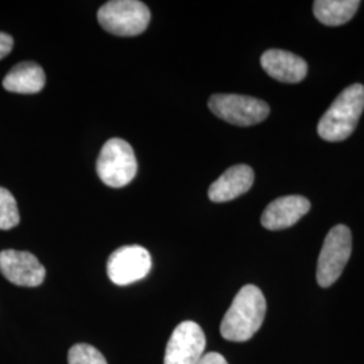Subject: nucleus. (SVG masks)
<instances>
[{
    "label": "nucleus",
    "instance_id": "nucleus-1",
    "mask_svg": "<svg viewBox=\"0 0 364 364\" xmlns=\"http://www.w3.org/2000/svg\"><path fill=\"white\" fill-rule=\"evenodd\" d=\"M266 311V299L259 287H242L221 321V336L228 341H247L259 331Z\"/></svg>",
    "mask_w": 364,
    "mask_h": 364
},
{
    "label": "nucleus",
    "instance_id": "nucleus-2",
    "mask_svg": "<svg viewBox=\"0 0 364 364\" xmlns=\"http://www.w3.org/2000/svg\"><path fill=\"white\" fill-rule=\"evenodd\" d=\"M364 111V85L352 84L338 95L320 119L317 131L326 142H341L356 129Z\"/></svg>",
    "mask_w": 364,
    "mask_h": 364
},
{
    "label": "nucleus",
    "instance_id": "nucleus-3",
    "mask_svg": "<svg viewBox=\"0 0 364 364\" xmlns=\"http://www.w3.org/2000/svg\"><path fill=\"white\" fill-rule=\"evenodd\" d=\"M150 16L149 7L139 0H111L97 13L100 26L117 37L142 34L150 23Z\"/></svg>",
    "mask_w": 364,
    "mask_h": 364
},
{
    "label": "nucleus",
    "instance_id": "nucleus-4",
    "mask_svg": "<svg viewBox=\"0 0 364 364\" xmlns=\"http://www.w3.org/2000/svg\"><path fill=\"white\" fill-rule=\"evenodd\" d=\"M99 178L109 188H123L136 176L138 162L131 144L112 138L105 142L96 162Z\"/></svg>",
    "mask_w": 364,
    "mask_h": 364
},
{
    "label": "nucleus",
    "instance_id": "nucleus-5",
    "mask_svg": "<svg viewBox=\"0 0 364 364\" xmlns=\"http://www.w3.org/2000/svg\"><path fill=\"white\" fill-rule=\"evenodd\" d=\"M352 252V235L347 225L338 224L328 235L317 262V284L332 287L346 269Z\"/></svg>",
    "mask_w": 364,
    "mask_h": 364
},
{
    "label": "nucleus",
    "instance_id": "nucleus-6",
    "mask_svg": "<svg viewBox=\"0 0 364 364\" xmlns=\"http://www.w3.org/2000/svg\"><path fill=\"white\" fill-rule=\"evenodd\" d=\"M208 107L221 120L242 127L258 124L270 114V107L266 102L234 93L212 95Z\"/></svg>",
    "mask_w": 364,
    "mask_h": 364
},
{
    "label": "nucleus",
    "instance_id": "nucleus-7",
    "mask_svg": "<svg viewBox=\"0 0 364 364\" xmlns=\"http://www.w3.org/2000/svg\"><path fill=\"white\" fill-rule=\"evenodd\" d=\"M151 270L150 252L142 246H124L114 251L107 262L108 278L117 287L144 279Z\"/></svg>",
    "mask_w": 364,
    "mask_h": 364
},
{
    "label": "nucleus",
    "instance_id": "nucleus-8",
    "mask_svg": "<svg viewBox=\"0 0 364 364\" xmlns=\"http://www.w3.org/2000/svg\"><path fill=\"white\" fill-rule=\"evenodd\" d=\"M207 338L201 326L183 321L170 336L164 364H197L204 356Z\"/></svg>",
    "mask_w": 364,
    "mask_h": 364
},
{
    "label": "nucleus",
    "instance_id": "nucleus-9",
    "mask_svg": "<svg viewBox=\"0 0 364 364\" xmlns=\"http://www.w3.org/2000/svg\"><path fill=\"white\" fill-rule=\"evenodd\" d=\"M0 273L16 287H37L42 285L46 270L31 252L4 250L0 252Z\"/></svg>",
    "mask_w": 364,
    "mask_h": 364
},
{
    "label": "nucleus",
    "instance_id": "nucleus-10",
    "mask_svg": "<svg viewBox=\"0 0 364 364\" xmlns=\"http://www.w3.org/2000/svg\"><path fill=\"white\" fill-rule=\"evenodd\" d=\"M311 210V201L304 196L275 198L263 210L260 223L269 231H281L294 225Z\"/></svg>",
    "mask_w": 364,
    "mask_h": 364
},
{
    "label": "nucleus",
    "instance_id": "nucleus-11",
    "mask_svg": "<svg viewBox=\"0 0 364 364\" xmlns=\"http://www.w3.org/2000/svg\"><path fill=\"white\" fill-rule=\"evenodd\" d=\"M260 65L270 77L289 84L301 82L308 75V64L293 53L270 49L260 57Z\"/></svg>",
    "mask_w": 364,
    "mask_h": 364
},
{
    "label": "nucleus",
    "instance_id": "nucleus-12",
    "mask_svg": "<svg viewBox=\"0 0 364 364\" xmlns=\"http://www.w3.org/2000/svg\"><path fill=\"white\" fill-rule=\"evenodd\" d=\"M255 180L254 170L248 165H235L225 170L208 189L213 203H227L247 193Z\"/></svg>",
    "mask_w": 364,
    "mask_h": 364
},
{
    "label": "nucleus",
    "instance_id": "nucleus-13",
    "mask_svg": "<svg viewBox=\"0 0 364 364\" xmlns=\"http://www.w3.org/2000/svg\"><path fill=\"white\" fill-rule=\"evenodd\" d=\"M46 76L42 66L37 63H21L9 72L3 80V88L14 93L33 95L43 90Z\"/></svg>",
    "mask_w": 364,
    "mask_h": 364
},
{
    "label": "nucleus",
    "instance_id": "nucleus-14",
    "mask_svg": "<svg viewBox=\"0 0 364 364\" xmlns=\"http://www.w3.org/2000/svg\"><path fill=\"white\" fill-rule=\"evenodd\" d=\"M359 6V0H316L313 13L326 26H341L351 21Z\"/></svg>",
    "mask_w": 364,
    "mask_h": 364
},
{
    "label": "nucleus",
    "instance_id": "nucleus-15",
    "mask_svg": "<svg viewBox=\"0 0 364 364\" xmlns=\"http://www.w3.org/2000/svg\"><path fill=\"white\" fill-rule=\"evenodd\" d=\"M19 212L16 200L11 192L0 188V230L9 231L19 224Z\"/></svg>",
    "mask_w": 364,
    "mask_h": 364
},
{
    "label": "nucleus",
    "instance_id": "nucleus-16",
    "mask_svg": "<svg viewBox=\"0 0 364 364\" xmlns=\"http://www.w3.org/2000/svg\"><path fill=\"white\" fill-rule=\"evenodd\" d=\"M68 364H107V360L97 348L81 343L69 350Z\"/></svg>",
    "mask_w": 364,
    "mask_h": 364
},
{
    "label": "nucleus",
    "instance_id": "nucleus-17",
    "mask_svg": "<svg viewBox=\"0 0 364 364\" xmlns=\"http://www.w3.org/2000/svg\"><path fill=\"white\" fill-rule=\"evenodd\" d=\"M14 39L6 33H0V60L4 58L9 53L13 50Z\"/></svg>",
    "mask_w": 364,
    "mask_h": 364
},
{
    "label": "nucleus",
    "instance_id": "nucleus-18",
    "mask_svg": "<svg viewBox=\"0 0 364 364\" xmlns=\"http://www.w3.org/2000/svg\"><path fill=\"white\" fill-rule=\"evenodd\" d=\"M197 364H228L225 358L219 352H208L204 353V356L200 359Z\"/></svg>",
    "mask_w": 364,
    "mask_h": 364
}]
</instances>
